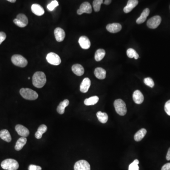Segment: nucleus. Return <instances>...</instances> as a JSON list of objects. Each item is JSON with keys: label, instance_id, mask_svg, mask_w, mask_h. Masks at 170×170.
I'll return each mask as SVG.
<instances>
[{"label": "nucleus", "instance_id": "1", "mask_svg": "<svg viewBox=\"0 0 170 170\" xmlns=\"http://www.w3.org/2000/svg\"><path fill=\"white\" fill-rule=\"evenodd\" d=\"M46 82V76L43 72H37L34 74L32 83L35 87L40 88L45 85Z\"/></svg>", "mask_w": 170, "mask_h": 170}, {"label": "nucleus", "instance_id": "2", "mask_svg": "<svg viewBox=\"0 0 170 170\" xmlns=\"http://www.w3.org/2000/svg\"><path fill=\"white\" fill-rule=\"evenodd\" d=\"M19 93L24 98L28 100H35L38 97V95L35 91L28 88H22Z\"/></svg>", "mask_w": 170, "mask_h": 170}, {"label": "nucleus", "instance_id": "3", "mask_svg": "<svg viewBox=\"0 0 170 170\" xmlns=\"http://www.w3.org/2000/svg\"><path fill=\"white\" fill-rule=\"evenodd\" d=\"M1 167L6 170H17L19 167V165L15 160L7 159L2 162Z\"/></svg>", "mask_w": 170, "mask_h": 170}, {"label": "nucleus", "instance_id": "4", "mask_svg": "<svg viewBox=\"0 0 170 170\" xmlns=\"http://www.w3.org/2000/svg\"><path fill=\"white\" fill-rule=\"evenodd\" d=\"M114 106L117 113L120 115L124 116L126 114V105L125 102L122 100L118 99L115 100Z\"/></svg>", "mask_w": 170, "mask_h": 170}, {"label": "nucleus", "instance_id": "5", "mask_svg": "<svg viewBox=\"0 0 170 170\" xmlns=\"http://www.w3.org/2000/svg\"><path fill=\"white\" fill-rule=\"evenodd\" d=\"M12 62L13 64L17 66L25 67L28 65V61L23 56L19 55H15L12 57Z\"/></svg>", "mask_w": 170, "mask_h": 170}, {"label": "nucleus", "instance_id": "6", "mask_svg": "<svg viewBox=\"0 0 170 170\" xmlns=\"http://www.w3.org/2000/svg\"><path fill=\"white\" fill-rule=\"evenodd\" d=\"M13 22L18 27L24 28L28 25V21L26 15L21 13L17 16V18L14 19Z\"/></svg>", "mask_w": 170, "mask_h": 170}, {"label": "nucleus", "instance_id": "7", "mask_svg": "<svg viewBox=\"0 0 170 170\" xmlns=\"http://www.w3.org/2000/svg\"><path fill=\"white\" fill-rule=\"evenodd\" d=\"M47 62L53 65H59L61 63V59L58 55L54 52H50L46 56Z\"/></svg>", "mask_w": 170, "mask_h": 170}, {"label": "nucleus", "instance_id": "8", "mask_svg": "<svg viewBox=\"0 0 170 170\" xmlns=\"http://www.w3.org/2000/svg\"><path fill=\"white\" fill-rule=\"evenodd\" d=\"M162 18L160 16H155L150 18L147 22V26L150 28L155 29L161 22Z\"/></svg>", "mask_w": 170, "mask_h": 170}, {"label": "nucleus", "instance_id": "9", "mask_svg": "<svg viewBox=\"0 0 170 170\" xmlns=\"http://www.w3.org/2000/svg\"><path fill=\"white\" fill-rule=\"evenodd\" d=\"M74 170H90V165L87 161H78L74 165Z\"/></svg>", "mask_w": 170, "mask_h": 170}, {"label": "nucleus", "instance_id": "10", "mask_svg": "<svg viewBox=\"0 0 170 170\" xmlns=\"http://www.w3.org/2000/svg\"><path fill=\"white\" fill-rule=\"evenodd\" d=\"M92 12V6L88 2H84L82 3L79 9L78 10V15H82L83 13H86L90 14Z\"/></svg>", "mask_w": 170, "mask_h": 170}, {"label": "nucleus", "instance_id": "11", "mask_svg": "<svg viewBox=\"0 0 170 170\" xmlns=\"http://www.w3.org/2000/svg\"><path fill=\"white\" fill-rule=\"evenodd\" d=\"M15 130L18 135L22 136V137H26L28 136L29 134V131L27 128L21 124L17 125L15 127Z\"/></svg>", "mask_w": 170, "mask_h": 170}, {"label": "nucleus", "instance_id": "12", "mask_svg": "<svg viewBox=\"0 0 170 170\" xmlns=\"http://www.w3.org/2000/svg\"><path fill=\"white\" fill-rule=\"evenodd\" d=\"M122 28V26L120 23H113L109 24L106 26V29L109 32L112 33H116L120 32Z\"/></svg>", "mask_w": 170, "mask_h": 170}, {"label": "nucleus", "instance_id": "13", "mask_svg": "<svg viewBox=\"0 0 170 170\" xmlns=\"http://www.w3.org/2000/svg\"><path fill=\"white\" fill-rule=\"evenodd\" d=\"M80 47L83 49H88L91 46V43L88 38L86 36H82L78 40Z\"/></svg>", "mask_w": 170, "mask_h": 170}, {"label": "nucleus", "instance_id": "14", "mask_svg": "<svg viewBox=\"0 0 170 170\" xmlns=\"http://www.w3.org/2000/svg\"><path fill=\"white\" fill-rule=\"evenodd\" d=\"M54 34L57 41L60 42L64 40L65 37V33L62 28H56L54 31Z\"/></svg>", "mask_w": 170, "mask_h": 170}, {"label": "nucleus", "instance_id": "15", "mask_svg": "<svg viewBox=\"0 0 170 170\" xmlns=\"http://www.w3.org/2000/svg\"><path fill=\"white\" fill-rule=\"evenodd\" d=\"M133 99L136 104H142L144 100L143 95L139 90H136L133 94Z\"/></svg>", "mask_w": 170, "mask_h": 170}, {"label": "nucleus", "instance_id": "16", "mask_svg": "<svg viewBox=\"0 0 170 170\" xmlns=\"http://www.w3.org/2000/svg\"><path fill=\"white\" fill-rule=\"evenodd\" d=\"M138 0H128L127 5L123 9V11L125 13H128L138 5Z\"/></svg>", "mask_w": 170, "mask_h": 170}, {"label": "nucleus", "instance_id": "17", "mask_svg": "<svg viewBox=\"0 0 170 170\" xmlns=\"http://www.w3.org/2000/svg\"><path fill=\"white\" fill-rule=\"evenodd\" d=\"M91 85V81L88 78H86L83 80L82 84L80 85V91L83 93L88 92Z\"/></svg>", "mask_w": 170, "mask_h": 170}, {"label": "nucleus", "instance_id": "18", "mask_svg": "<svg viewBox=\"0 0 170 170\" xmlns=\"http://www.w3.org/2000/svg\"><path fill=\"white\" fill-rule=\"evenodd\" d=\"M32 12L37 16H42L45 13V11L43 8L40 5L38 4H33L31 6Z\"/></svg>", "mask_w": 170, "mask_h": 170}, {"label": "nucleus", "instance_id": "19", "mask_svg": "<svg viewBox=\"0 0 170 170\" xmlns=\"http://www.w3.org/2000/svg\"><path fill=\"white\" fill-rule=\"evenodd\" d=\"M72 71L74 74L78 76H81L84 73L83 67L79 64H75L72 68Z\"/></svg>", "mask_w": 170, "mask_h": 170}, {"label": "nucleus", "instance_id": "20", "mask_svg": "<svg viewBox=\"0 0 170 170\" xmlns=\"http://www.w3.org/2000/svg\"><path fill=\"white\" fill-rule=\"evenodd\" d=\"M94 74L98 79H104L106 77V71L102 68H96L94 71Z\"/></svg>", "mask_w": 170, "mask_h": 170}, {"label": "nucleus", "instance_id": "21", "mask_svg": "<svg viewBox=\"0 0 170 170\" xmlns=\"http://www.w3.org/2000/svg\"><path fill=\"white\" fill-rule=\"evenodd\" d=\"M149 13V9H148V8L145 9L141 13L140 17L137 19V21H136L137 23L138 24H140L146 21L147 18L148 17Z\"/></svg>", "mask_w": 170, "mask_h": 170}, {"label": "nucleus", "instance_id": "22", "mask_svg": "<svg viewBox=\"0 0 170 170\" xmlns=\"http://www.w3.org/2000/svg\"><path fill=\"white\" fill-rule=\"evenodd\" d=\"M69 101L68 99L64 100L62 102H61L57 108V111L60 115H62L65 112V109L69 105Z\"/></svg>", "mask_w": 170, "mask_h": 170}, {"label": "nucleus", "instance_id": "23", "mask_svg": "<svg viewBox=\"0 0 170 170\" xmlns=\"http://www.w3.org/2000/svg\"><path fill=\"white\" fill-rule=\"evenodd\" d=\"M27 142V139L25 137H21L17 141L15 149L17 151H19L22 149L24 146L26 145Z\"/></svg>", "mask_w": 170, "mask_h": 170}, {"label": "nucleus", "instance_id": "24", "mask_svg": "<svg viewBox=\"0 0 170 170\" xmlns=\"http://www.w3.org/2000/svg\"><path fill=\"white\" fill-rule=\"evenodd\" d=\"M0 138L7 142H10L12 140V137L9 131L7 129H2L0 131Z\"/></svg>", "mask_w": 170, "mask_h": 170}, {"label": "nucleus", "instance_id": "25", "mask_svg": "<svg viewBox=\"0 0 170 170\" xmlns=\"http://www.w3.org/2000/svg\"><path fill=\"white\" fill-rule=\"evenodd\" d=\"M47 127L46 125L42 124L39 127L38 131L35 133V137L37 139L42 138L43 134L47 131Z\"/></svg>", "mask_w": 170, "mask_h": 170}, {"label": "nucleus", "instance_id": "26", "mask_svg": "<svg viewBox=\"0 0 170 170\" xmlns=\"http://www.w3.org/2000/svg\"><path fill=\"white\" fill-rule=\"evenodd\" d=\"M147 131L145 128H141L136 132L134 135V139L136 141H141L147 134Z\"/></svg>", "mask_w": 170, "mask_h": 170}, {"label": "nucleus", "instance_id": "27", "mask_svg": "<svg viewBox=\"0 0 170 170\" xmlns=\"http://www.w3.org/2000/svg\"><path fill=\"white\" fill-rule=\"evenodd\" d=\"M99 98L98 96H91L88 98L86 99L84 101V104L86 105H95L98 102Z\"/></svg>", "mask_w": 170, "mask_h": 170}, {"label": "nucleus", "instance_id": "28", "mask_svg": "<svg viewBox=\"0 0 170 170\" xmlns=\"http://www.w3.org/2000/svg\"><path fill=\"white\" fill-rule=\"evenodd\" d=\"M96 116L100 122L102 123H105L108 121V116L107 113L105 112H98L96 113Z\"/></svg>", "mask_w": 170, "mask_h": 170}, {"label": "nucleus", "instance_id": "29", "mask_svg": "<svg viewBox=\"0 0 170 170\" xmlns=\"http://www.w3.org/2000/svg\"><path fill=\"white\" fill-rule=\"evenodd\" d=\"M105 51L103 49H99L96 51L95 55V59L97 62L100 61L105 56Z\"/></svg>", "mask_w": 170, "mask_h": 170}, {"label": "nucleus", "instance_id": "30", "mask_svg": "<svg viewBox=\"0 0 170 170\" xmlns=\"http://www.w3.org/2000/svg\"><path fill=\"white\" fill-rule=\"evenodd\" d=\"M127 55L128 57L130 58H134L135 59H138L139 58V55L136 52L135 50L132 48H129L127 51Z\"/></svg>", "mask_w": 170, "mask_h": 170}, {"label": "nucleus", "instance_id": "31", "mask_svg": "<svg viewBox=\"0 0 170 170\" xmlns=\"http://www.w3.org/2000/svg\"><path fill=\"white\" fill-rule=\"evenodd\" d=\"M103 3V0H94L93 2V8L95 12H99L101 5Z\"/></svg>", "mask_w": 170, "mask_h": 170}, {"label": "nucleus", "instance_id": "32", "mask_svg": "<svg viewBox=\"0 0 170 170\" xmlns=\"http://www.w3.org/2000/svg\"><path fill=\"white\" fill-rule=\"evenodd\" d=\"M138 164L139 161L137 159L135 160L133 163L129 165L128 166V170H139Z\"/></svg>", "mask_w": 170, "mask_h": 170}, {"label": "nucleus", "instance_id": "33", "mask_svg": "<svg viewBox=\"0 0 170 170\" xmlns=\"http://www.w3.org/2000/svg\"><path fill=\"white\" fill-rule=\"evenodd\" d=\"M59 5V3L56 0H54L47 5V9L50 11H52L56 7Z\"/></svg>", "mask_w": 170, "mask_h": 170}, {"label": "nucleus", "instance_id": "34", "mask_svg": "<svg viewBox=\"0 0 170 170\" xmlns=\"http://www.w3.org/2000/svg\"><path fill=\"white\" fill-rule=\"evenodd\" d=\"M144 82L146 85L150 87L153 88L155 85L154 82L151 78H146L144 79Z\"/></svg>", "mask_w": 170, "mask_h": 170}, {"label": "nucleus", "instance_id": "35", "mask_svg": "<svg viewBox=\"0 0 170 170\" xmlns=\"http://www.w3.org/2000/svg\"><path fill=\"white\" fill-rule=\"evenodd\" d=\"M165 110L168 115L170 116V100L166 102L165 105Z\"/></svg>", "mask_w": 170, "mask_h": 170}, {"label": "nucleus", "instance_id": "36", "mask_svg": "<svg viewBox=\"0 0 170 170\" xmlns=\"http://www.w3.org/2000/svg\"><path fill=\"white\" fill-rule=\"evenodd\" d=\"M28 170H42V168L39 166L31 165L29 166Z\"/></svg>", "mask_w": 170, "mask_h": 170}, {"label": "nucleus", "instance_id": "37", "mask_svg": "<svg viewBox=\"0 0 170 170\" xmlns=\"http://www.w3.org/2000/svg\"><path fill=\"white\" fill-rule=\"evenodd\" d=\"M6 38V35L5 32H0V45L5 41Z\"/></svg>", "mask_w": 170, "mask_h": 170}, {"label": "nucleus", "instance_id": "38", "mask_svg": "<svg viewBox=\"0 0 170 170\" xmlns=\"http://www.w3.org/2000/svg\"><path fill=\"white\" fill-rule=\"evenodd\" d=\"M161 170H170V163L165 164L162 168Z\"/></svg>", "mask_w": 170, "mask_h": 170}, {"label": "nucleus", "instance_id": "39", "mask_svg": "<svg viewBox=\"0 0 170 170\" xmlns=\"http://www.w3.org/2000/svg\"><path fill=\"white\" fill-rule=\"evenodd\" d=\"M166 159H167V160H170V148H169V150H168L167 155H166Z\"/></svg>", "mask_w": 170, "mask_h": 170}, {"label": "nucleus", "instance_id": "40", "mask_svg": "<svg viewBox=\"0 0 170 170\" xmlns=\"http://www.w3.org/2000/svg\"><path fill=\"white\" fill-rule=\"evenodd\" d=\"M112 0H105L104 3L105 5H109L111 3Z\"/></svg>", "mask_w": 170, "mask_h": 170}, {"label": "nucleus", "instance_id": "41", "mask_svg": "<svg viewBox=\"0 0 170 170\" xmlns=\"http://www.w3.org/2000/svg\"><path fill=\"white\" fill-rule=\"evenodd\" d=\"M7 1H9V2H12V3H14L16 1V0H7Z\"/></svg>", "mask_w": 170, "mask_h": 170}, {"label": "nucleus", "instance_id": "42", "mask_svg": "<svg viewBox=\"0 0 170 170\" xmlns=\"http://www.w3.org/2000/svg\"><path fill=\"white\" fill-rule=\"evenodd\" d=\"M28 79H30V78H29V77L28 78Z\"/></svg>", "mask_w": 170, "mask_h": 170}]
</instances>
